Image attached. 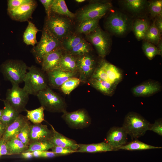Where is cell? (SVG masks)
Segmentation results:
<instances>
[{"instance_id": "3", "label": "cell", "mask_w": 162, "mask_h": 162, "mask_svg": "<svg viewBox=\"0 0 162 162\" xmlns=\"http://www.w3.org/2000/svg\"><path fill=\"white\" fill-rule=\"evenodd\" d=\"M151 124L139 114L133 112L125 116L122 127L132 138L136 139L144 135L149 130Z\"/></svg>"}, {"instance_id": "17", "label": "cell", "mask_w": 162, "mask_h": 162, "mask_svg": "<svg viewBox=\"0 0 162 162\" xmlns=\"http://www.w3.org/2000/svg\"><path fill=\"white\" fill-rule=\"evenodd\" d=\"M52 135V131L46 125L41 124H31L29 134L30 144L32 142L50 140Z\"/></svg>"}, {"instance_id": "48", "label": "cell", "mask_w": 162, "mask_h": 162, "mask_svg": "<svg viewBox=\"0 0 162 162\" xmlns=\"http://www.w3.org/2000/svg\"><path fill=\"white\" fill-rule=\"evenodd\" d=\"M162 15H160L155 18L154 20L155 24L157 28L160 32H162Z\"/></svg>"}, {"instance_id": "46", "label": "cell", "mask_w": 162, "mask_h": 162, "mask_svg": "<svg viewBox=\"0 0 162 162\" xmlns=\"http://www.w3.org/2000/svg\"><path fill=\"white\" fill-rule=\"evenodd\" d=\"M53 0H40L39 1L44 6L47 17H49L51 14V6Z\"/></svg>"}, {"instance_id": "54", "label": "cell", "mask_w": 162, "mask_h": 162, "mask_svg": "<svg viewBox=\"0 0 162 162\" xmlns=\"http://www.w3.org/2000/svg\"><path fill=\"white\" fill-rule=\"evenodd\" d=\"M76 2L78 3H81L85 1V0H76Z\"/></svg>"}, {"instance_id": "15", "label": "cell", "mask_w": 162, "mask_h": 162, "mask_svg": "<svg viewBox=\"0 0 162 162\" xmlns=\"http://www.w3.org/2000/svg\"><path fill=\"white\" fill-rule=\"evenodd\" d=\"M77 71L80 81H85L91 76L95 70V61L90 55L86 54L77 59Z\"/></svg>"}, {"instance_id": "24", "label": "cell", "mask_w": 162, "mask_h": 162, "mask_svg": "<svg viewBox=\"0 0 162 162\" xmlns=\"http://www.w3.org/2000/svg\"><path fill=\"white\" fill-rule=\"evenodd\" d=\"M3 101L4 107L0 120L7 126L13 122L20 114L6 99Z\"/></svg>"}, {"instance_id": "28", "label": "cell", "mask_w": 162, "mask_h": 162, "mask_svg": "<svg viewBox=\"0 0 162 162\" xmlns=\"http://www.w3.org/2000/svg\"><path fill=\"white\" fill-rule=\"evenodd\" d=\"M39 31V30L33 22L28 21V26L23 34L24 42L27 45L34 46L38 43L36 36Z\"/></svg>"}, {"instance_id": "1", "label": "cell", "mask_w": 162, "mask_h": 162, "mask_svg": "<svg viewBox=\"0 0 162 162\" xmlns=\"http://www.w3.org/2000/svg\"><path fill=\"white\" fill-rule=\"evenodd\" d=\"M23 82V90L29 94L37 95L40 91L47 87V80L44 71L34 65L28 67Z\"/></svg>"}, {"instance_id": "12", "label": "cell", "mask_w": 162, "mask_h": 162, "mask_svg": "<svg viewBox=\"0 0 162 162\" xmlns=\"http://www.w3.org/2000/svg\"><path fill=\"white\" fill-rule=\"evenodd\" d=\"M37 6L34 0L11 10H8L9 15L13 20L20 22L28 21Z\"/></svg>"}, {"instance_id": "7", "label": "cell", "mask_w": 162, "mask_h": 162, "mask_svg": "<svg viewBox=\"0 0 162 162\" xmlns=\"http://www.w3.org/2000/svg\"><path fill=\"white\" fill-rule=\"evenodd\" d=\"M105 26L112 34L122 36L129 31L132 24L127 15L120 12L115 11L111 13L107 18Z\"/></svg>"}, {"instance_id": "18", "label": "cell", "mask_w": 162, "mask_h": 162, "mask_svg": "<svg viewBox=\"0 0 162 162\" xmlns=\"http://www.w3.org/2000/svg\"><path fill=\"white\" fill-rule=\"evenodd\" d=\"M62 47L45 56L41 62V70L47 72L59 67L61 58L63 54Z\"/></svg>"}, {"instance_id": "56", "label": "cell", "mask_w": 162, "mask_h": 162, "mask_svg": "<svg viewBox=\"0 0 162 162\" xmlns=\"http://www.w3.org/2000/svg\"><path fill=\"white\" fill-rule=\"evenodd\" d=\"M2 140V137L0 136V142H1Z\"/></svg>"}, {"instance_id": "20", "label": "cell", "mask_w": 162, "mask_h": 162, "mask_svg": "<svg viewBox=\"0 0 162 162\" xmlns=\"http://www.w3.org/2000/svg\"><path fill=\"white\" fill-rule=\"evenodd\" d=\"M52 131V136L50 141L55 146L71 149L76 151L79 148V144L76 141L68 138L56 131L50 124Z\"/></svg>"}, {"instance_id": "37", "label": "cell", "mask_w": 162, "mask_h": 162, "mask_svg": "<svg viewBox=\"0 0 162 162\" xmlns=\"http://www.w3.org/2000/svg\"><path fill=\"white\" fill-rule=\"evenodd\" d=\"M142 48L145 54L149 59H152L156 55H162V53L158 47L150 42L144 41Z\"/></svg>"}, {"instance_id": "27", "label": "cell", "mask_w": 162, "mask_h": 162, "mask_svg": "<svg viewBox=\"0 0 162 162\" xmlns=\"http://www.w3.org/2000/svg\"><path fill=\"white\" fill-rule=\"evenodd\" d=\"M59 67L66 71L77 72V59L74 56L68 53L63 54L60 61Z\"/></svg>"}, {"instance_id": "57", "label": "cell", "mask_w": 162, "mask_h": 162, "mask_svg": "<svg viewBox=\"0 0 162 162\" xmlns=\"http://www.w3.org/2000/svg\"><path fill=\"white\" fill-rule=\"evenodd\" d=\"M1 156H0V158Z\"/></svg>"}, {"instance_id": "11", "label": "cell", "mask_w": 162, "mask_h": 162, "mask_svg": "<svg viewBox=\"0 0 162 162\" xmlns=\"http://www.w3.org/2000/svg\"><path fill=\"white\" fill-rule=\"evenodd\" d=\"M62 118L71 128L82 129L88 127L91 124V118L86 110L80 109L63 113Z\"/></svg>"}, {"instance_id": "33", "label": "cell", "mask_w": 162, "mask_h": 162, "mask_svg": "<svg viewBox=\"0 0 162 162\" xmlns=\"http://www.w3.org/2000/svg\"><path fill=\"white\" fill-rule=\"evenodd\" d=\"M44 109L41 106L32 110H26V118L34 124H39L44 120Z\"/></svg>"}, {"instance_id": "16", "label": "cell", "mask_w": 162, "mask_h": 162, "mask_svg": "<svg viewBox=\"0 0 162 162\" xmlns=\"http://www.w3.org/2000/svg\"><path fill=\"white\" fill-rule=\"evenodd\" d=\"M161 86L158 82L148 80L137 85L132 89V92L135 96L146 97L152 95L159 92Z\"/></svg>"}, {"instance_id": "55", "label": "cell", "mask_w": 162, "mask_h": 162, "mask_svg": "<svg viewBox=\"0 0 162 162\" xmlns=\"http://www.w3.org/2000/svg\"><path fill=\"white\" fill-rule=\"evenodd\" d=\"M3 112V109H0V119L2 117Z\"/></svg>"}, {"instance_id": "49", "label": "cell", "mask_w": 162, "mask_h": 162, "mask_svg": "<svg viewBox=\"0 0 162 162\" xmlns=\"http://www.w3.org/2000/svg\"><path fill=\"white\" fill-rule=\"evenodd\" d=\"M59 155L51 151H43L40 157L43 158H52Z\"/></svg>"}, {"instance_id": "44", "label": "cell", "mask_w": 162, "mask_h": 162, "mask_svg": "<svg viewBox=\"0 0 162 162\" xmlns=\"http://www.w3.org/2000/svg\"><path fill=\"white\" fill-rule=\"evenodd\" d=\"M32 0H9L8 1V10L12 9L31 2Z\"/></svg>"}, {"instance_id": "51", "label": "cell", "mask_w": 162, "mask_h": 162, "mask_svg": "<svg viewBox=\"0 0 162 162\" xmlns=\"http://www.w3.org/2000/svg\"><path fill=\"white\" fill-rule=\"evenodd\" d=\"M7 126L0 120V136H2L6 129Z\"/></svg>"}, {"instance_id": "10", "label": "cell", "mask_w": 162, "mask_h": 162, "mask_svg": "<svg viewBox=\"0 0 162 162\" xmlns=\"http://www.w3.org/2000/svg\"><path fill=\"white\" fill-rule=\"evenodd\" d=\"M87 35L88 39L94 46L99 56L103 58L105 57L111 46L110 35L98 26Z\"/></svg>"}, {"instance_id": "53", "label": "cell", "mask_w": 162, "mask_h": 162, "mask_svg": "<svg viewBox=\"0 0 162 162\" xmlns=\"http://www.w3.org/2000/svg\"><path fill=\"white\" fill-rule=\"evenodd\" d=\"M157 47L158 49L160 50V52L162 53V42L161 40H160V41L159 42L158 44L157 45Z\"/></svg>"}, {"instance_id": "6", "label": "cell", "mask_w": 162, "mask_h": 162, "mask_svg": "<svg viewBox=\"0 0 162 162\" xmlns=\"http://www.w3.org/2000/svg\"><path fill=\"white\" fill-rule=\"evenodd\" d=\"M28 67L22 61L8 60L3 63L1 71L4 78L11 83L17 84L23 82Z\"/></svg>"}, {"instance_id": "35", "label": "cell", "mask_w": 162, "mask_h": 162, "mask_svg": "<svg viewBox=\"0 0 162 162\" xmlns=\"http://www.w3.org/2000/svg\"><path fill=\"white\" fill-rule=\"evenodd\" d=\"M54 146V145L50 140L34 142L30 143L27 149L23 152H32L36 150L47 151L51 149Z\"/></svg>"}, {"instance_id": "25", "label": "cell", "mask_w": 162, "mask_h": 162, "mask_svg": "<svg viewBox=\"0 0 162 162\" xmlns=\"http://www.w3.org/2000/svg\"><path fill=\"white\" fill-rule=\"evenodd\" d=\"M150 25L148 22L145 19H138L135 21L132 28L134 35L138 40L144 39Z\"/></svg>"}, {"instance_id": "31", "label": "cell", "mask_w": 162, "mask_h": 162, "mask_svg": "<svg viewBox=\"0 0 162 162\" xmlns=\"http://www.w3.org/2000/svg\"><path fill=\"white\" fill-rule=\"evenodd\" d=\"M161 33L155 26L154 20L153 22L150 25L144 40L157 45L161 40Z\"/></svg>"}, {"instance_id": "36", "label": "cell", "mask_w": 162, "mask_h": 162, "mask_svg": "<svg viewBox=\"0 0 162 162\" xmlns=\"http://www.w3.org/2000/svg\"><path fill=\"white\" fill-rule=\"evenodd\" d=\"M90 45L84 40L68 51V53L74 56H81L88 54L90 52Z\"/></svg>"}, {"instance_id": "34", "label": "cell", "mask_w": 162, "mask_h": 162, "mask_svg": "<svg viewBox=\"0 0 162 162\" xmlns=\"http://www.w3.org/2000/svg\"><path fill=\"white\" fill-rule=\"evenodd\" d=\"M7 143L10 154H21L28 148L17 137L7 142Z\"/></svg>"}, {"instance_id": "13", "label": "cell", "mask_w": 162, "mask_h": 162, "mask_svg": "<svg viewBox=\"0 0 162 162\" xmlns=\"http://www.w3.org/2000/svg\"><path fill=\"white\" fill-rule=\"evenodd\" d=\"M49 85L54 88L60 87L62 84L70 78L75 77L76 72L64 70L58 67L46 72Z\"/></svg>"}, {"instance_id": "14", "label": "cell", "mask_w": 162, "mask_h": 162, "mask_svg": "<svg viewBox=\"0 0 162 162\" xmlns=\"http://www.w3.org/2000/svg\"><path fill=\"white\" fill-rule=\"evenodd\" d=\"M127 135L122 127H113L108 131L105 142L113 148L115 151L126 144Z\"/></svg>"}, {"instance_id": "52", "label": "cell", "mask_w": 162, "mask_h": 162, "mask_svg": "<svg viewBox=\"0 0 162 162\" xmlns=\"http://www.w3.org/2000/svg\"><path fill=\"white\" fill-rule=\"evenodd\" d=\"M43 151L36 150L32 152L33 157L39 158L40 157Z\"/></svg>"}, {"instance_id": "9", "label": "cell", "mask_w": 162, "mask_h": 162, "mask_svg": "<svg viewBox=\"0 0 162 162\" xmlns=\"http://www.w3.org/2000/svg\"><path fill=\"white\" fill-rule=\"evenodd\" d=\"M12 87L8 89L6 93V100L20 114L25 111L29 94L18 84L11 83Z\"/></svg>"}, {"instance_id": "22", "label": "cell", "mask_w": 162, "mask_h": 162, "mask_svg": "<svg viewBox=\"0 0 162 162\" xmlns=\"http://www.w3.org/2000/svg\"><path fill=\"white\" fill-rule=\"evenodd\" d=\"M76 152L95 153L115 151L114 148L105 141L90 144H79Z\"/></svg>"}, {"instance_id": "2", "label": "cell", "mask_w": 162, "mask_h": 162, "mask_svg": "<svg viewBox=\"0 0 162 162\" xmlns=\"http://www.w3.org/2000/svg\"><path fill=\"white\" fill-rule=\"evenodd\" d=\"M62 47V42L53 36L44 26L39 42L32 50L36 62L41 63L44 57L47 54Z\"/></svg>"}, {"instance_id": "21", "label": "cell", "mask_w": 162, "mask_h": 162, "mask_svg": "<svg viewBox=\"0 0 162 162\" xmlns=\"http://www.w3.org/2000/svg\"><path fill=\"white\" fill-rule=\"evenodd\" d=\"M99 65L106 72L110 82L117 85L122 80V71L116 66L105 60L101 61Z\"/></svg>"}, {"instance_id": "43", "label": "cell", "mask_w": 162, "mask_h": 162, "mask_svg": "<svg viewBox=\"0 0 162 162\" xmlns=\"http://www.w3.org/2000/svg\"><path fill=\"white\" fill-rule=\"evenodd\" d=\"M51 149L52 152L59 155H66L76 152V151L69 148L55 146Z\"/></svg>"}, {"instance_id": "29", "label": "cell", "mask_w": 162, "mask_h": 162, "mask_svg": "<svg viewBox=\"0 0 162 162\" xmlns=\"http://www.w3.org/2000/svg\"><path fill=\"white\" fill-rule=\"evenodd\" d=\"M121 2L126 10L134 14L142 12L145 8L147 4V1L145 0H125Z\"/></svg>"}, {"instance_id": "32", "label": "cell", "mask_w": 162, "mask_h": 162, "mask_svg": "<svg viewBox=\"0 0 162 162\" xmlns=\"http://www.w3.org/2000/svg\"><path fill=\"white\" fill-rule=\"evenodd\" d=\"M161 147H156L147 144L138 140H134L122 146L117 150L122 149L133 151L147 150L161 148Z\"/></svg>"}, {"instance_id": "30", "label": "cell", "mask_w": 162, "mask_h": 162, "mask_svg": "<svg viewBox=\"0 0 162 162\" xmlns=\"http://www.w3.org/2000/svg\"><path fill=\"white\" fill-rule=\"evenodd\" d=\"M100 19H88L80 22L77 29V32L78 33L86 34L90 33L98 27Z\"/></svg>"}, {"instance_id": "38", "label": "cell", "mask_w": 162, "mask_h": 162, "mask_svg": "<svg viewBox=\"0 0 162 162\" xmlns=\"http://www.w3.org/2000/svg\"><path fill=\"white\" fill-rule=\"evenodd\" d=\"M84 40L80 35H70L62 42V46L68 52Z\"/></svg>"}, {"instance_id": "58", "label": "cell", "mask_w": 162, "mask_h": 162, "mask_svg": "<svg viewBox=\"0 0 162 162\" xmlns=\"http://www.w3.org/2000/svg\"></svg>"}, {"instance_id": "42", "label": "cell", "mask_w": 162, "mask_h": 162, "mask_svg": "<svg viewBox=\"0 0 162 162\" xmlns=\"http://www.w3.org/2000/svg\"><path fill=\"white\" fill-rule=\"evenodd\" d=\"M91 78L105 80L110 82L106 72L99 65L95 69Z\"/></svg>"}, {"instance_id": "26", "label": "cell", "mask_w": 162, "mask_h": 162, "mask_svg": "<svg viewBox=\"0 0 162 162\" xmlns=\"http://www.w3.org/2000/svg\"><path fill=\"white\" fill-rule=\"evenodd\" d=\"M51 10V13L65 16L70 18H73L75 16L74 13L68 10L64 0H53Z\"/></svg>"}, {"instance_id": "4", "label": "cell", "mask_w": 162, "mask_h": 162, "mask_svg": "<svg viewBox=\"0 0 162 162\" xmlns=\"http://www.w3.org/2000/svg\"><path fill=\"white\" fill-rule=\"evenodd\" d=\"M44 26L53 36L62 42L70 35L72 23L68 18L51 14L47 17Z\"/></svg>"}, {"instance_id": "19", "label": "cell", "mask_w": 162, "mask_h": 162, "mask_svg": "<svg viewBox=\"0 0 162 162\" xmlns=\"http://www.w3.org/2000/svg\"><path fill=\"white\" fill-rule=\"evenodd\" d=\"M28 121L26 116L20 114L13 122L7 126L2 136V139L7 142L16 137Z\"/></svg>"}, {"instance_id": "8", "label": "cell", "mask_w": 162, "mask_h": 162, "mask_svg": "<svg viewBox=\"0 0 162 162\" xmlns=\"http://www.w3.org/2000/svg\"><path fill=\"white\" fill-rule=\"evenodd\" d=\"M110 2H96L91 3L78 12L76 15L79 23L86 20L100 19L112 8Z\"/></svg>"}, {"instance_id": "41", "label": "cell", "mask_w": 162, "mask_h": 162, "mask_svg": "<svg viewBox=\"0 0 162 162\" xmlns=\"http://www.w3.org/2000/svg\"><path fill=\"white\" fill-rule=\"evenodd\" d=\"M30 124L28 121L19 132L16 137L27 146L30 144L29 134Z\"/></svg>"}, {"instance_id": "23", "label": "cell", "mask_w": 162, "mask_h": 162, "mask_svg": "<svg viewBox=\"0 0 162 162\" xmlns=\"http://www.w3.org/2000/svg\"><path fill=\"white\" fill-rule=\"evenodd\" d=\"M89 81L90 83L94 88L107 95H112L117 86L106 81L91 78Z\"/></svg>"}, {"instance_id": "40", "label": "cell", "mask_w": 162, "mask_h": 162, "mask_svg": "<svg viewBox=\"0 0 162 162\" xmlns=\"http://www.w3.org/2000/svg\"><path fill=\"white\" fill-rule=\"evenodd\" d=\"M148 9L151 16L155 18L162 15V1L156 0L148 2Z\"/></svg>"}, {"instance_id": "39", "label": "cell", "mask_w": 162, "mask_h": 162, "mask_svg": "<svg viewBox=\"0 0 162 162\" xmlns=\"http://www.w3.org/2000/svg\"><path fill=\"white\" fill-rule=\"evenodd\" d=\"M80 81V79L75 77L71 78L62 84L60 87L61 90L64 94H69L79 85Z\"/></svg>"}, {"instance_id": "5", "label": "cell", "mask_w": 162, "mask_h": 162, "mask_svg": "<svg viewBox=\"0 0 162 162\" xmlns=\"http://www.w3.org/2000/svg\"><path fill=\"white\" fill-rule=\"evenodd\" d=\"M36 95L44 110L54 112L66 111L67 105L64 100L48 86Z\"/></svg>"}, {"instance_id": "50", "label": "cell", "mask_w": 162, "mask_h": 162, "mask_svg": "<svg viewBox=\"0 0 162 162\" xmlns=\"http://www.w3.org/2000/svg\"><path fill=\"white\" fill-rule=\"evenodd\" d=\"M21 157L25 159H31L33 157L32 152H23L21 153Z\"/></svg>"}, {"instance_id": "45", "label": "cell", "mask_w": 162, "mask_h": 162, "mask_svg": "<svg viewBox=\"0 0 162 162\" xmlns=\"http://www.w3.org/2000/svg\"><path fill=\"white\" fill-rule=\"evenodd\" d=\"M149 130L162 136V121L161 119L155 121L154 124H151Z\"/></svg>"}, {"instance_id": "47", "label": "cell", "mask_w": 162, "mask_h": 162, "mask_svg": "<svg viewBox=\"0 0 162 162\" xmlns=\"http://www.w3.org/2000/svg\"><path fill=\"white\" fill-rule=\"evenodd\" d=\"M10 154L7 142L2 140L0 142V156Z\"/></svg>"}]
</instances>
